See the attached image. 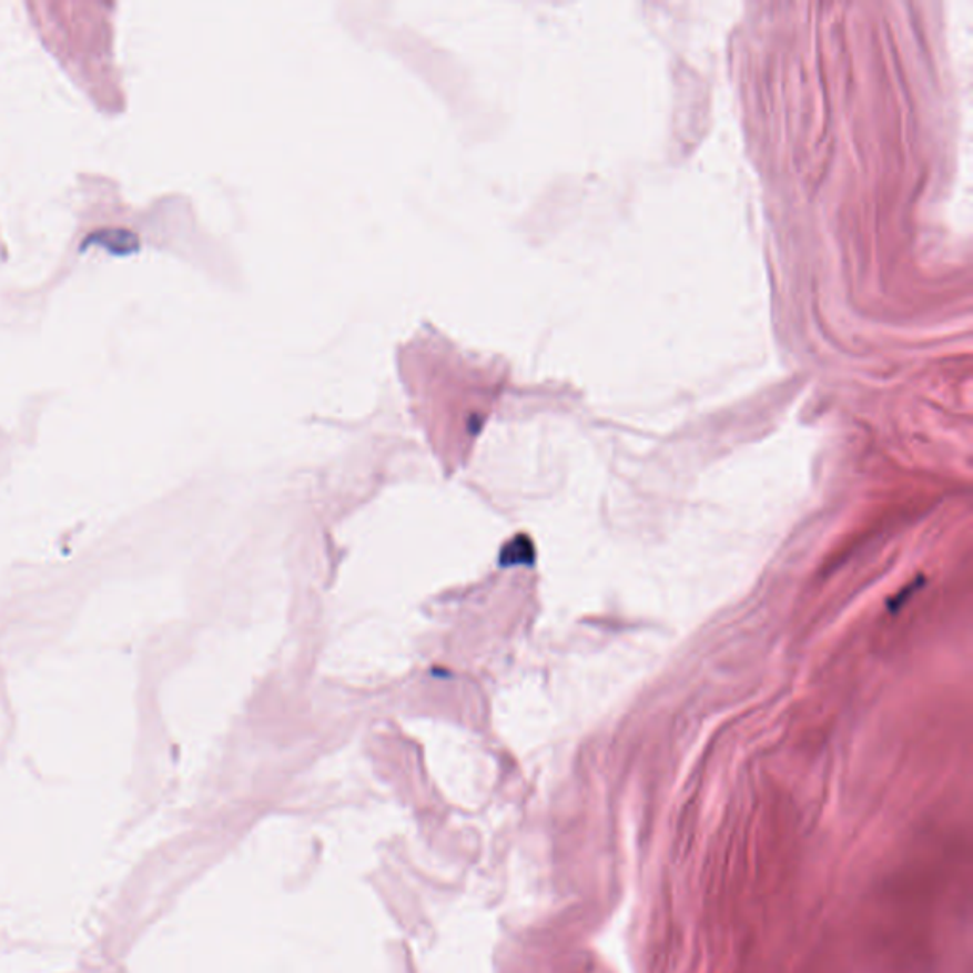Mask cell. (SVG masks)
Instances as JSON below:
<instances>
[{
    "label": "cell",
    "mask_w": 973,
    "mask_h": 973,
    "mask_svg": "<svg viewBox=\"0 0 973 973\" xmlns=\"http://www.w3.org/2000/svg\"><path fill=\"white\" fill-rule=\"evenodd\" d=\"M90 242L103 245L109 252L119 253V255H126V253L135 252L140 247V239L126 229H101V231L92 232L84 240V244H90Z\"/></svg>",
    "instance_id": "6da1fadb"
},
{
    "label": "cell",
    "mask_w": 973,
    "mask_h": 973,
    "mask_svg": "<svg viewBox=\"0 0 973 973\" xmlns=\"http://www.w3.org/2000/svg\"><path fill=\"white\" fill-rule=\"evenodd\" d=\"M535 561V546L530 543V538L516 537L504 546L503 565H530Z\"/></svg>",
    "instance_id": "7a4b0ae2"
}]
</instances>
